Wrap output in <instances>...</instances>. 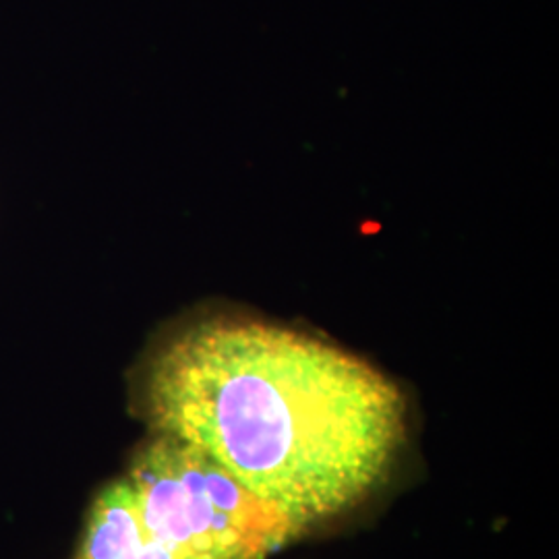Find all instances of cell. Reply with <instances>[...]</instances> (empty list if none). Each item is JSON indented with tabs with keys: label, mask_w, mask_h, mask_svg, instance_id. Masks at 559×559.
I'll use <instances>...</instances> for the list:
<instances>
[{
	"label": "cell",
	"mask_w": 559,
	"mask_h": 559,
	"mask_svg": "<svg viewBox=\"0 0 559 559\" xmlns=\"http://www.w3.org/2000/svg\"><path fill=\"white\" fill-rule=\"evenodd\" d=\"M156 436L195 448L300 535L367 500L406 436V400L373 365L270 321L212 316L143 373Z\"/></svg>",
	"instance_id": "1"
},
{
	"label": "cell",
	"mask_w": 559,
	"mask_h": 559,
	"mask_svg": "<svg viewBox=\"0 0 559 559\" xmlns=\"http://www.w3.org/2000/svg\"><path fill=\"white\" fill-rule=\"evenodd\" d=\"M297 537L216 462L154 436L92 501L75 559H267Z\"/></svg>",
	"instance_id": "2"
}]
</instances>
